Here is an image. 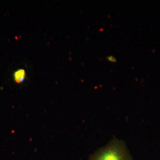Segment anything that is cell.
<instances>
[{"label": "cell", "mask_w": 160, "mask_h": 160, "mask_svg": "<svg viewBox=\"0 0 160 160\" xmlns=\"http://www.w3.org/2000/svg\"><path fill=\"white\" fill-rule=\"evenodd\" d=\"M26 71L24 69H18L13 74V78L15 82L18 84H21L25 81L26 79Z\"/></svg>", "instance_id": "7a4b0ae2"}, {"label": "cell", "mask_w": 160, "mask_h": 160, "mask_svg": "<svg viewBox=\"0 0 160 160\" xmlns=\"http://www.w3.org/2000/svg\"><path fill=\"white\" fill-rule=\"evenodd\" d=\"M89 160H133L125 143L114 138L106 146L98 149Z\"/></svg>", "instance_id": "6da1fadb"}, {"label": "cell", "mask_w": 160, "mask_h": 160, "mask_svg": "<svg viewBox=\"0 0 160 160\" xmlns=\"http://www.w3.org/2000/svg\"><path fill=\"white\" fill-rule=\"evenodd\" d=\"M106 59L110 62L116 63L117 62L116 58L113 55H109L107 57Z\"/></svg>", "instance_id": "3957f363"}]
</instances>
